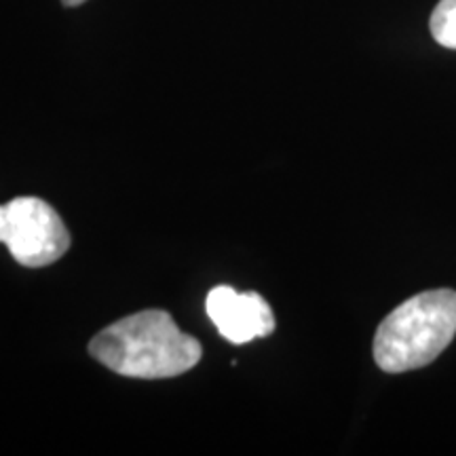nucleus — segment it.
<instances>
[{
  "label": "nucleus",
  "mask_w": 456,
  "mask_h": 456,
  "mask_svg": "<svg viewBox=\"0 0 456 456\" xmlns=\"http://www.w3.org/2000/svg\"><path fill=\"white\" fill-rule=\"evenodd\" d=\"M89 353L102 366L129 379H174L201 359L197 338L182 332L167 311H140L95 336Z\"/></svg>",
  "instance_id": "obj_1"
},
{
  "label": "nucleus",
  "mask_w": 456,
  "mask_h": 456,
  "mask_svg": "<svg viewBox=\"0 0 456 456\" xmlns=\"http://www.w3.org/2000/svg\"><path fill=\"white\" fill-rule=\"evenodd\" d=\"M456 336V292L416 294L383 319L374 336V362L383 372L402 374L429 366Z\"/></svg>",
  "instance_id": "obj_2"
},
{
  "label": "nucleus",
  "mask_w": 456,
  "mask_h": 456,
  "mask_svg": "<svg viewBox=\"0 0 456 456\" xmlns=\"http://www.w3.org/2000/svg\"><path fill=\"white\" fill-rule=\"evenodd\" d=\"M0 243L7 245L17 265L41 269L68 252L70 232L47 201L17 197L0 205Z\"/></svg>",
  "instance_id": "obj_3"
},
{
  "label": "nucleus",
  "mask_w": 456,
  "mask_h": 456,
  "mask_svg": "<svg viewBox=\"0 0 456 456\" xmlns=\"http://www.w3.org/2000/svg\"><path fill=\"white\" fill-rule=\"evenodd\" d=\"M208 315L226 340L245 345L266 338L275 330V315L269 302L256 292H237L231 285H218L208 296Z\"/></svg>",
  "instance_id": "obj_4"
},
{
  "label": "nucleus",
  "mask_w": 456,
  "mask_h": 456,
  "mask_svg": "<svg viewBox=\"0 0 456 456\" xmlns=\"http://www.w3.org/2000/svg\"><path fill=\"white\" fill-rule=\"evenodd\" d=\"M431 34L442 47L456 49V0H440L431 13Z\"/></svg>",
  "instance_id": "obj_5"
},
{
  "label": "nucleus",
  "mask_w": 456,
  "mask_h": 456,
  "mask_svg": "<svg viewBox=\"0 0 456 456\" xmlns=\"http://www.w3.org/2000/svg\"><path fill=\"white\" fill-rule=\"evenodd\" d=\"M61 3H64L66 7H78V4H83L85 0H61Z\"/></svg>",
  "instance_id": "obj_6"
}]
</instances>
